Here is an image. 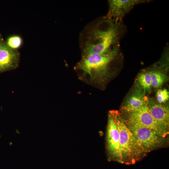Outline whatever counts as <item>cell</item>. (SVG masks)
<instances>
[{
  "mask_svg": "<svg viewBox=\"0 0 169 169\" xmlns=\"http://www.w3.org/2000/svg\"><path fill=\"white\" fill-rule=\"evenodd\" d=\"M150 73L152 87L156 89L159 88L164 83L166 75L163 72L158 70H152Z\"/></svg>",
  "mask_w": 169,
  "mask_h": 169,
  "instance_id": "7c38bea8",
  "label": "cell"
},
{
  "mask_svg": "<svg viewBox=\"0 0 169 169\" xmlns=\"http://www.w3.org/2000/svg\"><path fill=\"white\" fill-rule=\"evenodd\" d=\"M2 41V38H1V36H0V43Z\"/></svg>",
  "mask_w": 169,
  "mask_h": 169,
  "instance_id": "9a60e30c",
  "label": "cell"
},
{
  "mask_svg": "<svg viewBox=\"0 0 169 169\" xmlns=\"http://www.w3.org/2000/svg\"><path fill=\"white\" fill-rule=\"evenodd\" d=\"M137 80L139 84L144 92H150L152 87L150 72H141L138 75Z\"/></svg>",
  "mask_w": 169,
  "mask_h": 169,
  "instance_id": "8fae6325",
  "label": "cell"
},
{
  "mask_svg": "<svg viewBox=\"0 0 169 169\" xmlns=\"http://www.w3.org/2000/svg\"><path fill=\"white\" fill-rule=\"evenodd\" d=\"M147 104L150 113L156 122L169 133L168 107L151 100H147Z\"/></svg>",
  "mask_w": 169,
  "mask_h": 169,
  "instance_id": "ba28073f",
  "label": "cell"
},
{
  "mask_svg": "<svg viewBox=\"0 0 169 169\" xmlns=\"http://www.w3.org/2000/svg\"><path fill=\"white\" fill-rule=\"evenodd\" d=\"M156 97L158 103L161 104L165 103L169 99V92L166 89L159 90L157 92Z\"/></svg>",
  "mask_w": 169,
  "mask_h": 169,
  "instance_id": "5bb4252c",
  "label": "cell"
},
{
  "mask_svg": "<svg viewBox=\"0 0 169 169\" xmlns=\"http://www.w3.org/2000/svg\"><path fill=\"white\" fill-rule=\"evenodd\" d=\"M19 54L2 41L0 43V72L14 68L17 66Z\"/></svg>",
  "mask_w": 169,
  "mask_h": 169,
  "instance_id": "9c48e42d",
  "label": "cell"
},
{
  "mask_svg": "<svg viewBox=\"0 0 169 169\" xmlns=\"http://www.w3.org/2000/svg\"><path fill=\"white\" fill-rule=\"evenodd\" d=\"M106 141L108 160L122 163L119 132L115 120L110 112L108 116Z\"/></svg>",
  "mask_w": 169,
  "mask_h": 169,
  "instance_id": "5b68a950",
  "label": "cell"
},
{
  "mask_svg": "<svg viewBox=\"0 0 169 169\" xmlns=\"http://www.w3.org/2000/svg\"><path fill=\"white\" fill-rule=\"evenodd\" d=\"M110 113L116 125L120 134V146L122 163L135 164L147 153L125 125L122 116L117 111Z\"/></svg>",
  "mask_w": 169,
  "mask_h": 169,
  "instance_id": "7a4b0ae2",
  "label": "cell"
},
{
  "mask_svg": "<svg viewBox=\"0 0 169 169\" xmlns=\"http://www.w3.org/2000/svg\"><path fill=\"white\" fill-rule=\"evenodd\" d=\"M122 116L125 125L147 153L164 145L165 138L125 115Z\"/></svg>",
  "mask_w": 169,
  "mask_h": 169,
  "instance_id": "277c9868",
  "label": "cell"
},
{
  "mask_svg": "<svg viewBox=\"0 0 169 169\" xmlns=\"http://www.w3.org/2000/svg\"><path fill=\"white\" fill-rule=\"evenodd\" d=\"M140 0H110L105 19L119 24L125 15L136 4L145 2Z\"/></svg>",
  "mask_w": 169,
  "mask_h": 169,
  "instance_id": "52a82bcc",
  "label": "cell"
},
{
  "mask_svg": "<svg viewBox=\"0 0 169 169\" xmlns=\"http://www.w3.org/2000/svg\"><path fill=\"white\" fill-rule=\"evenodd\" d=\"M147 100L142 92L140 90H136L126 100L122 110L125 113L136 110L146 103Z\"/></svg>",
  "mask_w": 169,
  "mask_h": 169,
  "instance_id": "30bf717a",
  "label": "cell"
},
{
  "mask_svg": "<svg viewBox=\"0 0 169 169\" xmlns=\"http://www.w3.org/2000/svg\"><path fill=\"white\" fill-rule=\"evenodd\" d=\"M118 45L115 46L110 53L105 54H91L82 55L76 69L87 77L91 82L103 80L108 73L109 65L117 55Z\"/></svg>",
  "mask_w": 169,
  "mask_h": 169,
  "instance_id": "3957f363",
  "label": "cell"
},
{
  "mask_svg": "<svg viewBox=\"0 0 169 169\" xmlns=\"http://www.w3.org/2000/svg\"><path fill=\"white\" fill-rule=\"evenodd\" d=\"M22 43V40L20 37L14 36L8 38L7 44L10 48L15 50L20 46Z\"/></svg>",
  "mask_w": 169,
  "mask_h": 169,
  "instance_id": "4fadbf2b",
  "label": "cell"
},
{
  "mask_svg": "<svg viewBox=\"0 0 169 169\" xmlns=\"http://www.w3.org/2000/svg\"><path fill=\"white\" fill-rule=\"evenodd\" d=\"M147 103L137 109L124 113L125 115L165 138L169 133L164 130L155 120L148 110Z\"/></svg>",
  "mask_w": 169,
  "mask_h": 169,
  "instance_id": "8992f818",
  "label": "cell"
},
{
  "mask_svg": "<svg viewBox=\"0 0 169 169\" xmlns=\"http://www.w3.org/2000/svg\"><path fill=\"white\" fill-rule=\"evenodd\" d=\"M118 25L110 21L106 29H102L99 24L91 25L86 29L82 35V55L110 53L117 38Z\"/></svg>",
  "mask_w": 169,
  "mask_h": 169,
  "instance_id": "6da1fadb",
  "label": "cell"
}]
</instances>
